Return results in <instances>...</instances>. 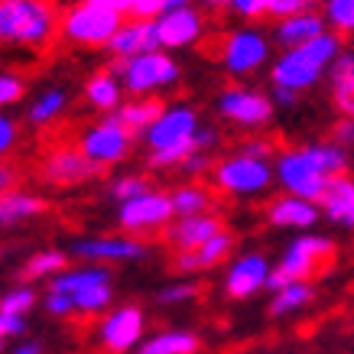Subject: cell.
<instances>
[{
  "label": "cell",
  "instance_id": "obj_39",
  "mask_svg": "<svg viewBox=\"0 0 354 354\" xmlns=\"http://www.w3.org/2000/svg\"><path fill=\"white\" fill-rule=\"evenodd\" d=\"M23 95H26V82H23V75H17V72H10V68H3V72H0V111H7L10 104H17Z\"/></svg>",
  "mask_w": 354,
  "mask_h": 354
},
{
  "label": "cell",
  "instance_id": "obj_36",
  "mask_svg": "<svg viewBox=\"0 0 354 354\" xmlns=\"http://www.w3.org/2000/svg\"><path fill=\"white\" fill-rule=\"evenodd\" d=\"M322 17L328 23V32L354 36V0H322Z\"/></svg>",
  "mask_w": 354,
  "mask_h": 354
},
{
  "label": "cell",
  "instance_id": "obj_46",
  "mask_svg": "<svg viewBox=\"0 0 354 354\" xmlns=\"http://www.w3.org/2000/svg\"><path fill=\"white\" fill-rule=\"evenodd\" d=\"M212 166H215V160H212V153H192L189 160L179 166V172L183 176H202V172H212Z\"/></svg>",
  "mask_w": 354,
  "mask_h": 354
},
{
  "label": "cell",
  "instance_id": "obj_34",
  "mask_svg": "<svg viewBox=\"0 0 354 354\" xmlns=\"http://www.w3.org/2000/svg\"><path fill=\"white\" fill-rule=\"evenodd\" d=\"M306 150H309L312 160H315L325 169V176H332V179H342V176H348L351 153L344 150V147H338L332 137H328V140H309V143H306Z\"/></svg>",
  "mask_w": 354,
  "mask_h": 354
},
{
  "label": "cell",
  "instance_id": "obj_45",
  "mask_svg": "<svg viewBox=\"0 0 354 354\" xmlns=\"http://www.w3.org/2000/svg\"><path fill=\"white\" fill-rule=\"evenodd\" d=\"M23 332H26V319L0 312V351H3V344L10 342V338H23Z\"/></svg>",
  "mask_w": 354,
  "mask_h": 354
},
{
  "label": "cell",
  "instance_id": "obj_9",
  "mask_svg": "<svg viewBox=\"0 0 354 354\" xmlns=\"http://www.w3.org/2000/svg\"><path fill=\"white\" fill-rule=\"evenodd\" d=\"M114 72H118L124 91L133 97H156L162 91L176 88L179 78H183L179 62L172 59V53H162V49L137 55L130 62H114Z\"/></svg>",
  "mask_w": 354,
  "mask_h": 354
},
{
  "label": "cell",
  "instance_id": "obj_8",
  "mask_svg": "<svg viewBox=\"0 0 354 354\" xmlns=\"http://www.w3.org/2000/svg\"><path fill=\"white\" fill-rule=\"evenodd\" d=\"M273 172H277V185L283 189V195H296L306 202H322L328 185L335 183L332 176H325V169L312 160V153L306 150V143L299 147H286L277 153L273 160Z\"/></svg>",
  "mask_w": 354,
  "mask_h": 354
},
{
  "label": "cell",
  "instance_id": "obj_27",
  "mask_svg": "<svg viewBox=\"0 0 354 354\" xmlns=\"http://www.w3.org/2000/svg\"><path fill=\"white\" fill-rule=\"evenodd\" d=\"M68 101H72L68 88H62V85L43 88V91H39V95H36L30 104H26V124H30L32 130L53 127L55 120H59L65 111H68Z\"/></svg>",
  "mask_w": 354,
  "mask_h": 354
},
{
  "label": "cell",
  "instance_id": "obj_29",
  "mask_svg": "<svg viewBox=\"0 0 354 354\" xmlns=\"http://www.w3.org/2000/svg\"><path fill=\"white\" fill-rule=\"evenodd\" d=\"M162 108H166V104H162L160 97H130V101H124V104L111 114V120L120 124L124 130H130L133 137H143V133L156 124Z\"/></svg>",
  "mask_w": 354,
  "mask_h": 354
},
{
  "label": "cell",
  "instance_id": "obj_21",
  "mask_svg": "<svg viewBox=\"0 0 354 354\" xmlns=\"http://www.w3.org/2000/svg\"><path fill=\"white\" fill-rule=\"evenodd\" d=\"M263 218H267L270 227H290V231H302V234H306L309 227L319 225L322 208L315 202L296 198V195H277L273 202H267Z\"/></svg>",
  "mask_w": 354,
  "mask_h": 354
},
{
  "label": "cell",
  "instance_id": "obj_19",
  "mask_svg": "<svg viewBox=\"0 0 354 354\" xmlns=\"http://www.w3.org/2000/svg\"><path fill=\"white\" fill-rule=\"evenodd\" d=\"M225 231V221L221 215L208 212V215H195V218H176L166 231H162V241L176 250V254H192L202 244H208L215 234Z\"/></svg>",
  "mask_w": 354,
  "mask_h": 354
},
{
  "label": "cell",
  "instance_id": "obj_44",
  "mask_svg": "<svg viewBox=\"0 0 354 354\" xmlns=\"http://www.w3.org/2000/svg\"><path fill=\"white\" fill-rule=\"evenodd\" d=\"M17 140H20V127H17V120H13L7 111H0V160L17 147Z\"/></svg>",
  "mask_w": 354,
  "mask_h": 354
},
{
  "label": "cell",
  "instance_id": "obj_31",
  "mask_svg": "<svg viewBox=\"0 0 354 354\" xmlns=\"http://www.w3.org/2000/svg\"><path fill=\"white\" fill-rule=\"evenodd\" d=\"M215 205V192L202 183H183L179 189H172V208L176 218H195V215H208Z\"/></svg>",
  "mask_w": 354,
  "mask_h": 354
},
{
  "label": "cell",
  "instance_id": "obj_1",
  "mask_svg": "<svg viewBox=\"0 0 354 354\" xmlns=\"http://www.w3.org/2000/svg\"><path fill=\"white\" fill-rule=\"evenodd\" d=\"M147 162L153 169H179L192 153H208L218 143V130L202 124V114L189 101L166 104L147 133Z\"/></svg>",
  "mask_w": 354,
  "mask_h": 354
},
{
  "label": "cell",
  "instance_id": "obj_49",
  "mask_svg": "<svg viewBox=\"0 0 354 354\" xmlns=\"http://www.w3.org/2000/svg\"><path fill=\"white\" fill-rule=\"evenodd\" d=\"M10 354H43V344L36 342V338H20V342L13 344Z\"/></svg>",
  "mask_w": 354,
  "mask_h": 354
},
{
  "label": "cell",
  "instance_id": "obj_38",
  "mask_svg": "<svg viewBox=\"0 0 354 354\" xmlns=\"http://www.w3.org/2000/svg\"><path fill=\"white\" fill-rule=\"evenodd\" d=\"M198 292H202V286L195 279H172L156 292V302L160 306H185V302L198 299Z\"/></svg>",
  "mask_w": 354,
  "mask_h": 354
},
{
  "label": "cell",
  "instance_id": "obj_32",
  "mask_svg": "<svg viewBox=\"0 0 354 354\" xmlns=\"http://www.w3.org/2000/svg\"><path fill=\"white\" fill-rule=\"evenodd\" d=\"M315 299V286L312 283H290V286H279L270 296V315L273 319H290L296 312L309 309Z\"/></svg>",
  "mask_w": 354,
  "mask_h": 354
},
{
  "label": "cell",
  "instance_id": "obj_3",
  "mask_svg": "<svg viewBox=\"0 0 354 354\" xmlns=\"http://www.w3.org/2000/svg\"><path fill=\"white\" fill-rule=\"evenodd\" d=\"M62 10L55 0H0V43L39 53L59 36Z\"/></svg>",
  "mask_w": 354,
  "mask_h": 354
},
{
  "label": "cell",
  "instance_id": "obj_20",
  "mask_svg": "<svg viewBox=\"0 0 354 354\" xmlns=\"http://www.w3.org/2000/svg\"><path fill=\"white\" fill-rule=\"evenodd\" d=\"M160 49V32H156V20H124L114 39L108 43L104 53L114 59V62H130L137 55L156 53Z\"/></svg>",
  "mask_w": 354,
  "mask_h": 354
},
{
  "label": "cell",
  "instance_id": "obj_4",
  "mask_svg": "<svg viewBox=\"0 0 354 354\" xmlns=\"http://www.w3.org/2000/svg\"><path fill=\"white\" fill-rule=\"evenodd\" d=\"M46 292H59L72 302L75 315L82 319H101L104 312L114 309V277L111 267H97V263H82V267H68L55 279H49Z\"/></svg>",
  "mask_w": 354,
  "mask_h": 354
},
{
  "label": "cell",
  "instance_id": "obj_23",
  "mask_svg": "<svg viewBox=\"0 0 354 354\" xmlns=\"http://www.w3.org/2000/svg\"><path fill=\"white\" fill-rule=\"evenodd\" d=\"M325 32H328V23H325L322 10H309V13H299V17H290V20H277L270 36L286 53V49H299V46L315 43Z\"/></svg>",
  "mask_w": 354,
  "mask_h": 354
},
{
  "label": "cell",
  "instance_id": "obj_10",
  "mask_svg": "<svg viewBox=\"0 0 354 354\" xmlns=\"http://www.w3.org/2000/svg\"><path fill=\"white\" fill-rule=\"evenodd\" d=\"M218 59H221V68H225L227 75H234V78L257 75L260 68L273 65V36L263 32L260 26H254V23L237 26V30L225 32Z\"/></svg>",
  "mask_w": 354,
  "mask_h": 354
},
{
  "label": "cell",
  "instance_id": "obj_2",
  "mask_svg": "<svg viewBox=\"0 0 354 354\" xmlns=\"http://www.w3.org/2000/svg\"><path fill=\"white\" fill-rule=\"evenodd\" d=\"M344 49L342 36L325 32L315 43L299 46V49H286L279 53L270 65V88L273 91H290V95H306L319 85L322 78H328L335 59Z\"/></svg>",
  "mask_w": 354,
  "mask_h": 354
},
{
  "label": "cell",
  "instance_id": "obj_26",
  "mask_svg": "<svg viewBox=\"0 0 354 354\" xmlns=\"http://www.w3.org/2000/svg\"><path fill=\"white\" fill-rule=\"evenodd\" d=\"M319 208H322L325 221H332L335 227H344V231H354V176L335 179Z\"/></svg>",
  "mask_w": 354,
  "mask_h": 354
},
{
  "label": "cell",
  "instance_id": "obj_28",
  "mask_svg": "<svg viewBox=\"0 0 354 354\" xmlns=\"http://www.w3.org/2000/svg\"><path fill=\"white\" fill-rule=\"evenodd\" d=\"M328 85H332V104L342 118H354V49L344 46L338 59H335L332 72H328Z\"/></svg>",
  "mask_w": 354,
  "mask_h": 354
},
{
  "label": "cell",
  "instance_id": "obj_13",
  "mask_svg": "<svg viewBox=\"0 0 354 354\" xmlns=\"http://www.w3.org/2000/svg\"><path fill=\"white\" fill-rule=\"evenodd\" d=\"M176 221V208H172V192L153 189V192L140 195L133 202L118 205V225L130 237H150L162 234L166 227Z\"/></svg>",
  "mask_w": 354,
  "mask_h": 354
},
{
  "label": "cell",
  "instance_id": "obj_50",
  "mask_svg": "<svg viewBox=\"0 0 354 354\" xmlns=\"http://www.w3.org/2000/svg\"><path fill=\"white\" fill-rule=\"evenodd\" d=\"M202 10L221 13V10H227V0H202Z\"/></svg>",
  "mask_w": 354,
  "mask_h": 354
},
{
  "label": "cell",
  "instance_id": "obj_7",
  "mask_svg": "<svg viewBox=\"0 0 354 354\" xmlns=\"http://www.w3.org/2000/svg\"><path fill=\"white\" fill-rule=\"evenodd\" d=\"M212 185L221 195L231 198H257L277 183V172L270 160H254L244 153H227L221 160H215L212 166Z\"/></svg>",
  "mask_w": 354,
  "mask_h": 354
},
{
  "label": "cell",
  "instance_id": "obj_42",
  "mask_svg": "<svg viewBox=\"0 0 354 354\" xmlns=\"http://www.w3.org/2000/svg\"><path fill=\"white\" fill-rule=\"evenodd\" d=\"M237 153H244V156H254V160H277V147H273V140L267 137H250L244 140L241 147H237Z\"/></svg>",
  "mask_w": 354,
  "mask_h": 354
},
{
  "label": "cell",
  "instance_id": "obj_40",
  "mask_svg": "<svg viewBox=\"0 0 354 354\" xmlns=\"http://www.w3.org/2000/svg\"><path fill=\"white\" fill-rule=\"evenodd\" d=\"M309 10H315V0H267V17L273 20H290Z\"/></svg>",
  "mask_w": 354,
  "mask_h": 354
},
{
  "label": "cell",
  "instance_id": "obj_15",
  "mask_svg": "<svg viewBox=\"0 0 354 354\" xmlns=\"http://www.w3.org/2000/svg\"><path fill=\"white\" fill-rule=\"evenodd\" d=\"M78 150L85 153L95 166H120L133 150V133L114 124L111 118H101L97 124H88L78 133Z\"/></svg>",
  "mask_w": 354,
  "mask_h": 354
},
{
  "label": "cell",
  "instance_id": "obj_16",
  "mask_svg": "<svg viewBox=\"0 0 354 354\" xmlns=\"http://www.w3.org/2000/svg\"><path fill=\"white\" fill-rule=\"evenodd\" d=\"M270 277H273V263L267 260V254L247 250V254L231 257L225 279H221V290L227 299H254L257 292L270 290Z\"/></svg>",
  "mask_w": 354,
  "mask_h": 354
},
{
  "label": "cell",
  "instance_id": "obj_22",
  "mask_svg": "<svg viewBox=\"0 0 354 354\" xmlns=\"http://www.w3.org/2000/svg\"><path fill=\"white\" fill-rule=\"evenodd\" d=\"M231 254H234V234L225 227L221 234H215L208 244H202L192 254H176L172 267L183 277H192V273H205V270H215L221 263H231Z\"/></svg>",
  "mask_w": 354,
  "mask_h": 354
},
{
  "label": "cell",
  "instance_id": "obj_30",
  "mask_svg": "<svg viewBox=\"0 0 354 354\" xmlns=\"http://www.w3.org/2000/svg\"><path fill=\"white\" fill-rule=\"evenodd\" d=\"M202 338L192 328H162L156 335H147V342L137 348V354H198Z\"/></svg>",
  "mask_w": 354,
  "mask_h": 354
},
{
  "label": "cell",
  "instance_id": "obj_18",
  "mask_svg": "<svg viewBox=\"0 0 354 354\" xmlns=\"http://www.w3.org/2000/svg\"><path fill=\"white\" fill-rule=\"evenodd\" d=\"M160 32V49L162 53H183L192 49L205 39V13L198 7H183V10H169L156 20Z\"/></svg>",
  "mask_w": 354,
  "mask_h": 354
},
{
  "label": "cell",
  "instance_id": "obj_25",
  "mask_svg": "<svg viewBox=\"0 0 354 354\" xmlns=\"http://www.w3.org/2000/svg\"><path fill=\"white\" fill-rule=\"evenodd\" d=\"M46 208H49V202L43 195L26 192V189H13V192L0 195V231H10L23 221L46 215Z\"/></svg>",
  "mask_w": 354,
  "mask_h": 354
},
{
  "label": "cell",
  "instance_id": "obj_24",
  "mask_svg": "<svg viewBox=\"0 0 354 354\" xmlns=\"http://www.w3.org/2000/svg\"><path fill=\"white\" fill-rule=\"evenodd\" d=\"M82 97H85V104L97 114H114V111L124 104V85H120V78L114 68H101L95 75L85 82L82 88Z\"/></svg>",
  "mask_w": 354,
  "mask_h": 354
},
{
  "label": "cell",
  "instance_id": "obj_5",
  "mask_svg": "<svg viewBox=\"0 0 354 354\" xmlns=\"http://www.w3.org/2000/svg\"><path fill=\"white\" fill-rule=\"evenodd\" d=\"M124 13L108 10L95 0H72L62 7V23H59V36L68 46L78 49H108L114 32L124 26Z\"/></svg>",
  "mask_w": 354,
  "mask_h": 354
},
{
  "label": "cell",
  "instance_id": "obj_48",
  "mask_svg": "<svg viewBox=\"0 0 354 354\" xmlns=\"http://www.w3.org/2000/svg\"><path fill=\"white\" fill-rule=\"evenodd\" d=\"M13 183H17V172H13V166L0 162V195L13 192Z\"/></svg>",
  "mask_w": 354,
  "mask_h": 354
},
{
  "label": "cell",
  "instance_id": "obj_12",
  "mask_svg": "<svg viewBox=\"0 0 354 354\" xmlns=\"http://www.w3.org/2000/svg\"><path fill=\"white\" fill-rule=\"evenodd\" d=\"M143 342H147V312L137 302L114 306L95 325V344L108 354H137Z\"/></svg>",
  "mask_w": 354,
  "mask_h": 354
},
{
  "label": "cell",
  "instance_id": "obj_43",
  "mask_svg": "<svg viewBox=\"0 0 354 354\" xmlns=\"http://www.w3.org/2000/svg\"><path fill=\"white\" fill-rule=\"evenodd\" d=\"M227 13L241 20H260L267 17V0H227Z\"/></svg>",
  "mask_w": 354,
  "mask_h": 354
},
{
  "label": "cell",
  "instance_id": "obj_6",
  "mask_svg": "<svg viewBox=\"0 0 354 354\" xmlns=\"http://www.w3.org/2000/svg\"><path fill=\"white\" fill-rule=\"evenodd\" d=\"M335 257V241L325 234H296L290 244L283 247L279 260L273 263V277H270V292L290 283H312V277Z\"/></svg>",
  "mask_w": 354,
  "mask_h": 354
},
{
  "label": "cell",
  "instance_id": "obj_35",
  "mask_svg": "<svg viewBox=\"0 0 354 354\" xmlns=\"http://www.w3.org/2000/svg\"><path fill=\"white\" fill-rule=\"evenodd\" d=\"M147 192H153L150 179H147L143 172H133V169H130V172H118V176L111 179V185H108V195L118 205L133 202V198H140V195H147Z\"/></svg>",
  "mask_w": 354,
  "mask_h": 354
},
{
  "label": "cell",
  "instance_id": "obj_37",
  "mask_svg": "<svg viewBox=\"0 0 354 354\" xmlns=\"http://www.w3.org/2000/svg\"><path fill=\"white\" fill-rule=\"evenodd\" d=\"M36 302H39L36 290H32L30 283H20V286H13V290H7L3 296H0V312H3V315L26 319V315L36 309Z\"/></svg>",
  "mask_w": 354,
  "mask_h": 354
},
{
  "label": "cell",
  "instance_id": "obj_14",
  "mask_svg": "<svg viewBox=\"0 0 354 354\" xmlns=\"http://www.w3.org/2000/svg\"><path fill=\"white\" fill-rule=\"evenodd\" d=\"M68 254L82 260V263L111 267V263H137V260L150 257V244L143 237H130V234H95V237H75Z\"/></svg>",
  "mask_w": 354,
  "mask_h": 354
},
{
  "label": "cell",
  "instance_id": "obj_41",
  "mask_svg": "<svg viewBox=\"0 0 354 354\" xmlns=\"http://www.w3.org/2000/svg\"><path fill=\"white\" fill-rule=\"evenodd\" d=\"M166 0H127V20H160Z\"/></svg>",
  "mask_w": 354,
  "mask_h": 354
},
{
  "label": "cell",
  "instance_id": "obj_47",
  "mask_svg": "<svg viewBox=\"0 0 354 354\" xmlns=\"http://www.w3.org/2000/svg\"><path fill=\"white\" fill-rule=\"evenodd\" d=\"M332 140L338 143V147H344V150L351 153L354 150V118H342L338 124L332 127Z\"/></svg>",
  "mask_w": 354,
  "mask_h": 354
},
{
  "label": "cell",
  "instance_id": "obj_33",
  "mask_svg": "<svg viewBox=\"0 0 354 354\" xmlns=\"http://www.w3.org/2000/svg\"><path fill=\"white\" fill-rule=\"evenodd\" d=\"M68 270V254L65 250H59V247H46V250H36V254H30L26 257V263H23V279H55L59 273H65Z\"/></svg>",
  "mask_w": 354,
  "mask_h": 354
},
{
  "label": "cell",
  "instance_id": "obj_11",
  "mask_svg": "<svg viewBox=\"0 0 354 354\" xmlns=\"http://www.w3.org/2000/svg\"><path fill=\"white\" fill-rule=\"evenodd\" d=\"M215 111L218 118L231 124V127L257 133V130H267L273 124L277 101H273V95H267V91H260L254 85H227L218 91Z\"/></svg>",
  "mask_w": 354,
  "mask_h": 354
},
{
  "label": "cell",
  "instance_id": "obj_17",
  "mask_svg": "<svg viewBox=\"0 0 354 354\" xmlns=\"http://www.w3.org/2000/svg\"><path fill=\"white\" fill-rule=\"evenodd\" d=\"M39 176L46 179V185H55V189H75V185H88L101 176V166L88 160L85 153L75 147H59V150L46 153L43 166H39Z\"/></svg>",
  "mask_w": 354,
  "mask_h": 354
}]
</instances>
